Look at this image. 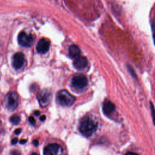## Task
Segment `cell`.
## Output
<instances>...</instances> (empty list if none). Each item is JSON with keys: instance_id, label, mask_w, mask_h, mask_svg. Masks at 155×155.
I'll return each instance as SVG.
<instances>
[{"instance_id": "cell-1", "label": "cell", "mask_w": 155, "mask_h": 155, "mask_svg": "<svg viewBox=\"0 0 155 155\" xmlns=\"http://www.w3.org/2000/svg\"><path fill=\"white\" fill-rule=\"evenodd\" d=\"M98 123L91 116H84L80 121L79 130L80 133L86 137L92 136L97 130Z\"/></svg>"}, {"instance_id": "cell-2", "label": "cell", "mask_w": 155, "mask_h": 155, "mask_svg": "<svg viewBox=\"0 0 155 155\" xmlns=\"http://www.w3.org/2000/svg\"><path fill=\"white\" fill-rule=\"evenodd\" d=\"M75 100V97L66 90H60L57 94V101L62 106L70 107L73 104Z\"/></svg>"}, {"instance_id": "cell-3", "label": "cell", "mask_w": 155, "mask_h": 155, "mask_svg": "<svg viewBox=\"0 0 155 155\" xmlns=\"http://www.w3.org/2000/svg\"><path fill=\"white\" fill-rule=\"evenodd\" d=\"M44 155H64L63 147L58 144L52 143L44 148Z\"/></svg>"}, {"instance_id": "cell-4", "label": "cell", "mask_w": 155, "mask_h": 155, "mask_svg": "<svg viewBox=\"0 0 155 155\" xmlns=\"http://www.w3.org/2000/svg\"><path fill=\"white\" fill-rule=\"evenodd\" d=\"M6 105L9 111H14L18 107V96L15 92L9 93L5 98Z\"/></svg>"}, {"instance_id": "cell-5", "label": "cell", "mask_w": 155, "mask_h": 155, "mask_svg": "<svg viewBox=\"0 0 155 155\" xmlns=\"http://www.w3.org/2000/svg\"><path fill=\"white\" fill-rule=\"evenodd\" d=\"M52 97V95L49 90L44 89L41 90L37 96L40 106L42 107H47L51 102Z\"/></svg>"}, {"instance_id": "cell-6", "label": "cell", "mask_w": 155, "mask_h": 155, "mask_svg": "<svg viewBox=\"0 0 155 155\" xmlns=\"http://www.w3.org/2000/svg\"><path fill=\"white\" fill-rule=\"evenodd\" d=\"M88 81L86 76L84 75H75L72 81V85L76 90H82L87 85Z\"/></svg>"}, {"instance_id": "cell-7", "label": "cell", "mask_w": 155, "mask_h": 155, "mask_svg": "<svg viewBox=\"0 0 155 155\" xmlns=\"http://www.w3.org/2000/svg\"><path fill=\"white\" fill-rule=\"evenodd\" d=\"M18 41L19 44L21 46L30 47L34 43V38L32 35L24 32H21L18 35Z\"/></svg>"}, {"instance_id": "cell-8", "label": "cell", "mask_w": 155, "mask_h": 155, "mask_svg": "<svg viewBox=\"0 0 155 155\" xmlns=\"http://www.w3.org/2000/svg\"><path fill=\"white\" fill-rule=\"evenodd\" d=\"M50 41L46 39L43 38L39 41L37 46V50L39 53L44 54L48 52L50 49Z\"/></svg>"}, {"instance_id": "cell-9", "label": "cell", "mask_w": 155, "mask_h": 155, "mask_svg": "<svg viewBox=\"0 0 155 155\" xmlns=\"http://www.w3.org/2000/svg\"><path fill=\"white\" fill-rule=\"evenodd\" d=\"M25 61L24 55L21 52L17 53L13 57V66L16 69H21Z\"/></svg>"}, {"instance_id": "cell-10", "label": "cell", "mask_w": 155, "mask_h": 155, "mask_svg": "<svg viewBox=\"0 0 155 155\" xmlns=\"http://www.w3.org/2000/svg\"><path fill=\"white\" fill-rule=\"evenodd\" d=\"M102 110L105 115L110 116L115 111V105L110 101L106 100L103 103Z\"/></svg>"}, {"instance_id": "cell-11", "label": "cell", "mask_w": 155, "mask_h": 155, "mask_svg": "<svg viewBox=\"0 0 155 155\" xmlns=\"http://www.w3.org/2000/svg\"><path fill=\"white\" fill-rule=\"evenodd\" d=\"M88 64L87 59L84 57H78L73 63L74 67L78 70L84 69Z\"/></svg>"}, {"instance_id": "cell-12", "label": "cell", "mask_w": 155, "mask_h": 155, "mask_svg": "<svg viewBox=\"0 0 155 155\" xmlns=\"http://www.w3.org/2000/svg\"><path fill=\"white\" fill-rule=\"evenodd\" d=\"M69 55L72 58H77L78 57H79V55L81 53L80 49L76 45H72L70 46L69 49Z\"/></svg>"}, {"instance_id": "cell-13", "label": "cell", "mask_w": 155, "mask_h": 155, "mask_svg": "<svg viewBox=\"0 0 155 155\" xmlns=\"http://www.w3.org/2000/svg\"><path fill=\"white\" fill-rule=\"evenodd\" d=\"M21 121V118L18 115H14L11 118V122L14 124V125H18L20 124Z\"/></svg>"}, {"instance_id": "cell-14", "label": "cell", "mask_w": 155, "mask_h": 155, "mask_svg": "<svg viewBox=\"0 0 155 155\" xmlns=\"http://www.w3.org/2000/svg\"><path fill=\"white\" fill-rule=\"evenodd\" d=\"M150 105H151L150 108H151V115L153 116V120L154 124L155 125V110H154L153 105L151 102H150Z\"/></svg>"}, {"instance_id": "cell-15", "label": "cell", "mask_w": 155, "mask_h": 155, "mask_svg": "<svg viewBox=\"0 0 155 155\" xmlns=\"http://www.w3.org/2000/svg\"><path fill=\"white\" fill-rule=\"evenodd\" d=\"M11 155H21V153L18 150H14L11 152Z\"/></svg>"}, {"instance_id": "cell-16", "label": "cell", "mask_w": 155, "mask_h": 155, "mask_svg": "<svg viewBox=\"0 0 155 155\" xmlns=\"http://www.w3.org/2000/svg\"><path fill=\"white\" fill-rule=\"evenodd\" d=\"M29 121L30 122V123L32 124V125H35V118L33 117V116H30L29 118Z\"/></svg>"}, {"instance_id": "cell-17", "label": "cell", "mask_w": 155, "mask_h": 155, "mask_svg": "<svg viewBox=\"0 0 155 155\" xmlns=\"http://www.w3.org/2000/svg\"><path fill=\"white\" fill-rule=\"evenodd\" d=\"M21 128H17L15 130V134H16L17 135L20 134L21 133Z\"/></svg>"}, {"instance_id": "cell-18", "label": "cell", "mask_w": 155, "mask_h": 155, "mask_svg": "<svg viewBox=\"0 0 155 155\" xmlns=\"http://www.w3.org/2000/svg\"><path fill=\"white\" fill-rule=\"evenodd\" d=\"M18 139L17 138H14L12 140V144H13V145H15V144H16L17 142H18Z\"/></svg>"}, {"instance_id": "cell-19", "label": "cell", "mask_w": 155, "mask_h": 155, "mask_svg": "<svg viewBox=\"0 0 155 155\" xmlns=\"http://www.w3.org/2000/svg\"><path fill=\"white\" fill-rule=\"evenodd\" d=\"M33 144H34V146H35V147L38 146V144H39V142H38V140H34V142H33Z\"/></svg>"}, {"instance_id": "cell-20", "label": "cell", "mask_w": 155, "mask_h": 155, "mask_svg": "<svg viewBox=\"0 0 155 155\" xmlns=\"http://www.w3.org/2000/svg\"><path fill=\"white\" fill-rule=\"evenodd\" d=\"M46 116L45 115L41 116L40 117V119L41 121H44L46 120Z\"/></svg>"}, {"instance_id": "cell-21", "label": "cell", "mask_w": 155, "mask_h": 155, "mask_svg": "<svg viewBox=\"0 0 155 155\" xmlns=\"http://www.w3.org/2000/svg\"><path fill=\"white\" fill-rule=\"evenodd\" d=\"M125 155H138L137 153H133V152H128Z\"/></svg>"}, {"instance_id": "cell-22", "label": "cell", "mask_w": 155, "mask_h": 155, "mask_svg": "<svg viewBox=\"0 0 155 155\" xmlns=\"http://www.w3.org/2000/svg\"><path fill=\"white\" fill-rule=\"evenodd\" d=\"M26 142H27V140L26 139H21L20 140V144H24Z\"/></svg>"}, {"instance_id": "cell-23", "label": "cell", "mask_w": 155, "mask_h": 155, "mask_svg": "<svg viewBox=\"0 0 155 155\" xmlns=\"http://www.w3.org/2000/svg\"><path fill=\"white\" fill-rule=\"evenodd\" d=\"M34 113H35V115H37V116H39V115H40V112L39 111L37 110V111H34Z\"/></svg>"}, {"instance_id": "cell-24", "label": "cell", "mask_w": 155, "mask_h": 155, "mask_svg": "<svg viewBox=\"0 0 155 155\" xmlns=\"http://www.w3.org/2000/svg\"><path fill=\"white\" fill-rule=\"evenodd\" d=\"M31 155H39L38 153H32Z\"/></svg>"}, {"instance_id": "cell-25", "label": "cell", "mask_w": 155, "mask_h": 155, "mask_svg": "<svg viewBox=\"0 0 155 155\" xmlns=\"http://www.w3.org/2000/svg\"><path fill=\"white\" fill-rule=\"evenodd\" d=\"M154 44H155V35H154Z\"/></svg>"}]
</instances>
